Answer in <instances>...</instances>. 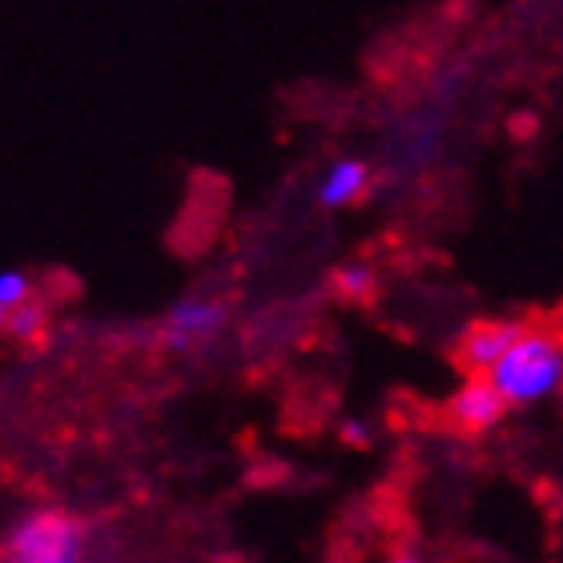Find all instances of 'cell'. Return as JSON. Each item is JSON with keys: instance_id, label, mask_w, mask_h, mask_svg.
Instances as JSON below:
<instances>
[{"instance_id": "7a4b0ae2", "label": "cell", "mask_w": 563, "mask_h": 563, "mask_svg": "<svg viewBox=\"0 0 563 563\" xmlns=\"http://www.w3.org/2000/svg\"><path fill=\"white\" fill-rule=\"evenodd\" d=\"M89 543L85 519L60 511V507H41L24 516L12 536L4 540V560L12 563H77Z\"/></svg>"}, {"instance_id": "8fae6325", "label": "cell", "mask_w": 563, "mask_h": 563, "mask_svg": "<svg viewBox=\"0 0 563 563\" xmlns=\"http://www.w3.org/2000/svg\"><path fill=\"white\" fill-rule=\"evenodd\" d=\"M4 322H9V306H0V330H4Z\"/></svg>"}, {"instance_id": "ba28073f", "label": "cell", "mask_w": 563, "mask_h": 563, "mask_svg": "<svg viewBox=\"0 0 563 563\" xmlns=\"http://www.w3.org/2000/svg\"><path fill=\"white\" fill-rule=\"evenodd\" d=\"M334 286H339V298H346V302H366L375 294V271L366 262H351L346 271H339Z\"/></svg>"}, {"instance_id": "277c9868", "label": "cell", "mask_w": 563, "mask_h": 563, "mask_svg": "<svg viewBox=\"0 0 563 563\" xmlns=\"http://www.w3.org/2000/svg\"><path fill=\"white\" fill-rule=\"evenodd\" d=\"M507 411H511V407H507V399L495 390V383L487 375H467L451 390V399H446V422L463 434L495 431Z\"/></svg>"}, {"instance_id": "52a82bcc", "label": "cell", "mask_w": 563, "mask_h": 563, "mask_svg": "<svg viewBox=\"0 0 563 563\" xmlns=\"http://www.w3.org/2000/svg\"><path fill=\"white\" fill-rule=\"evenodd\" d=\"M41 327H45V310H41V302H21L9 310V322H4V334L16 342H33L36 334H41Z\"/></svg>"}, {"instance_id": "30bf717a", "label": "cell", "mask_w": 563, "mask_h": 563, "mask_svg": "<svg viewBox=\"0 0 563 563\" xmlns=\"http://www.w3.org/2000/svg\"><path fill=\"white\" fill-rule=\"evenodd\" d=\"M342 439H346V443H354V446H366V443H371V431L363 427V419H351L346 427H342Z\"/></svg>"}, {"instance_id": "5b68a950", "label": "cell", "mask_w": 563, "mask_h": 563, "mask_svg": "<svg viewBox=\"0 0 563 563\" xmlns=\"http://www.w3.org/2000/svg\"><path fill=\"white\" fill-rule=\"evenodd\" d=\"M519 330H523V322H511V318H479V322H471L455 346L459 366L467 375H487L495 366V358L511 346V339H516Z\"/></svg>"}, {"instance_id": "6da1fadb", "label": "cell", "mask_w": 563, "mask_h": 563, "mask_svg": "<svg viewBox=\"0 0 563 563\" xmlns=\"http://www.w3.org/2000/svg\"><path fill=\"white\" fill-rule=\"evenodd\" d=\"M487 378L507 399V407H540L555 399L563 390V334L523 322L511 346L495 358Z\"/></svg>"}, {"instance_id": "8992f818", "label": "cell", "mask_w": 563, "mask_h": 563, "mask_svg": "<svg viewBox=\"0 0 563 563\" xmlns=\"http://www.w3.org/2000/svg\"><path fill=\"white\" fill-rule=\"evenodd\" d=\"M366 186H371V162H363V157H339L322 174V181H318V206L322 210H342V206L363 198Z\"/></svg>"}, {"instance_id": "7c38bea8", "label": "cell", "mask_w": 563, "mask_h": 563, "mask_svg": "<svg viewBox=\"0 0 563 563\" xmlns=\"http://www.w3.org/2000/svg\"><path fill=\"white\" fill-rule=\"evenodd\" d=\"M560 395H563V390H560Z\"/></svg>"}, {"instance_id": "9c48e42d", "label": "cell", "mask_w": 563, "mask_h": 563, "mask_svg": "<svg viewBox=\"0 0 563 563\" xmlns=\"http://www.w3.org/2000/svg\"><path fill=\"white\" fill-rule=\"evenodd\" d=\"M33 298V282L24 271H0V306H21Z\"/></svg>"}, {"instance_id": "3957f363", "label": "cell", "mask_w": 563, "mask_h": 563, "mask_svg": "<svg viewBox=\"0 0 563 563\" xmlns=\"http://www.w3.org/2000/svg\"><path fill=\"white\" fill-rule=\"evenodd\" d=\"M230 322V302L225 298H201V294H189L181 302H174L165 310L162 327H157V339H162L165 354H189L206 346L210 339H218Z\"/></svg>"}]
</instances>
